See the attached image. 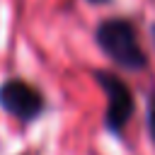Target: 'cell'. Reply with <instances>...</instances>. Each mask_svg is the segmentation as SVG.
<instances>
[{
  "mask_svg": "<svg viewBox=\"0 0 155 155\" xmlns=\"http://www.w3.org/2000/svg\"><path fill=\"white\" fill-rule=\"evenodd\" d=\"M92 39L97 48L126 73H143L150 65V58L140 44L138 24L126 15H111L97 22Z\"/></svg>",
  "mask_w": 155,
  "mask_h": 155,
  "instance_id": "1",
  "label": "cell"
},
{
  "mask_svg": "<svg viewBox=\"0 0 155 155\" xmlns=\"http://www.w3.org/2000/svg\"><path fill=\"white\" fill-rule=\"evenodd\" d=\"M94 82L102 87L104 97H107V107H104V116H102V126L104 131L116 138L124 140V133L131 124V119L136 116V97L131 85L119 78L114 70H104V68H94L92 70Z\"/></svg>",
  "mask_w": 155,
  "mask_h": 155,
  "instance_id": "2",
  "label": "cell"
},
{
  "mask_svg": "<svg viewBox=\"0 0 155 155\" xmlns=\"http://www.w3.org/2000/svg\"><path fill=\"white\" fill-rule=\"evenodd\" d=\"M0 109L7 116H12L17 124L29 126V124H36L46 114L48 102H46V94L36 85H31L24 78L12 75L0 82Z\"/></svg>",
  "mask_w": 155,
  "mask_h": 155,
  "instance_id": "3",
  "label": "cell"
},
{
  "mask_svg": "<svg viewBox=\"0 0 155 155\" xmlns=\"http://www.w3.org/2000/svg\"><path fill=\"white\" fill-rule=\"evenodd\" d=\"M145 128H148V138L155 148V85L145 94Z\"/></svg>",
  "mask_w": 155,
  "mask_h": 155,
  "instance_id": "4",
  "label": "cell"
},
{
  "mask_svg": "<svg viewBox=\"0 0 155 155\" xmlns=\"http://www.w3.org/2000/svg\"><path fill=\"white\" fill-rule=\"evenodd\" d=\"M82 2H87V5H109L111 0H82Z\"/></svg>",
  "mask_w": 155,
  "mask_h": 155,
  "instance_id": "5",
  "label": "cell"
},
{
  "mask_svg": "<svg viewBox=\"0 0 155 155\" xmlns=\"http://www.w3.org/2000/svg\"><path fill=\"white\" fill-rule=\"evenodd\" d=\"M150 39H153V46H155V22L150 24Z\"/></svg>",
  "mask_w": 155,
  "mask_h": 155,
  "instance_id": "6",
  "label": "cell"
}]
</instances>
